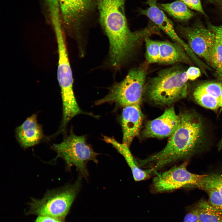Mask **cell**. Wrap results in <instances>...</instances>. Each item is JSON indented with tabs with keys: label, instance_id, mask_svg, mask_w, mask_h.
<instances>
[{
	"label": "cell",
	"instance_id": "26",
	"mask_svg": "<svg viewBox=\"0 0 222 222\" xmlns=\"http://www.w3.org/2000/svg\"><path fill=\"white\" fill-rule=\"evenodd\" d=\"M208 26L214 32L216 37L222 41V25L216 26L208 23Z\"/></svg>",
	"mask_w": 222,
	"mask_h": 222
},
{
	"label": "cell",
	"instance_id": "30",
	"mask_svg": "<svg viewBox=\"0 0 222 222\" xmlns=\"http://www.w3.org/2000/svg\"><path fill=\"white\" fill-rule=\"evenodd\" d=\"M222 149V138L218 145V150L220 151Z\"/></svg>",
	"mask_w": 222,
	"mask_h": 222
},
{
	"label": "cell",
	"instance_id": "13",
	"mask_svg": "<svg viewBox=\"0 0 222 222\" xmlns=\"http://www.w3.org/2000/svg\"><path fill=\"white\" fill-rule=\"evenodd\" d=\"M160 63L165 64L179 62L190 64V59L183 47L179 43L166 41H159Z\"/></svg>",
	"mask_w": 222,
	"mask_h": 222
},
{
	"label": "cell",
	"instance_id": "15",
	"mask_svg": "<svg viewBox=\"0 0 222 222\" xmlns=\"http://www.w3.org/2000/svg\"><path fill=\"white\" fill-rule=\"evenodd\" d=\"M158 5L162 10L180 21H187L195 14L184 3L178 0L170 3H159Z\"/></svg>",
	"mask_w": 222,
	"mask_h": 222
},
{
	"label": "cell",
	"instance_id": "20",
	"mask_svg": "<svg viewBox=\"0 0 222 222\" xmlns=\"http://www.w3.org/2000/svg\"><path fill=\"white\" fill-rule=\"evenodd\" d=\"M208 63L216 70L222 64V42L216 37L210 53Z\"/></svg>",
	"mask_w": 222,
	"mask_h": 222
},
{
	"label": "cell",
	"instance_id": "8",
	"mask_svg": "<svg viewBox=\"0 0 222 222\" xmlns=\"http://www.w3.org/2000/svg\"><path fill=\"white\" fill-rule=\"evenodd\" d=\"M180 28L193 52L208 63L210 53L216 38L214 32L200 23Z\"/></svg>",
	"mask_w": 222,
	"mask_h": 222
},
{
	"label": "cell",
	"instance_id": "25",
	"mask_svg": "<svg viewBox=\"0 0 222 222\" xmlns=\"http://www.w3.org/2000/svg\"><path fill=\"white\" fill-rule=\"evenodd\" d=\"M188 80H194L201 75L200 69L198 67L191 66L186 71Z\"/></svg>",
	"mask_w": 222,
	"mask_h": 222
},
{
	"label": "cell",
	"instance_id": "7",
	"mask_svg": "<svg viewBox=\"0 0 222 222\" xmlns=\"http://www.w3.org/2000/svg\"><path fill=\"white\" fill-rule=\"evenodd\" d=\"M61 17L64 26L79 30L97 10L96 0H59Z\"/></svg>",
	"mask_w": 222,
	"mask_h": 222
},
{
	"label": "cell",
	"instance_id": "14",
	"mask_svg": "<svg viewBox=\"0 0 222 222\" xmlns=\"http://www.w3.org/2000/svg\"><path fill=\"white\" fill-rule=\"evenodd\" d=\"M103 140L106 142L111 144L117 151L125 159L132 171L134 180L139 181L145 179L149 176L150 170L146 171L140 169L134 158L129 148V146L123 143L117 142L113 137L104 136Z\"/></svg>",
	"mask_w": 222,
	"mask_h": 222
},
{
	"label": "cell",
	"instance_id": "27",
	"mask_svg": "<svg viewBox=\"0 0 222 222\" xmlns=\"http://www.w3.org/2000/svg\"><path fill=\"white\" fill-rule=\"evenodd\" d=\"M35 222H64L62 220L46 216H38Z\"/></svg>",
	"mask_w": 222,
	"mask_h": 222
},
{
	"label": "cell",
	"instance_id": "5",
	"mask_svg": "<svg viewBox=\"0 0 222 222\" xmlns=\"http://www.w3.org/2000/svg\"><path fill=\"white\" fill-rule=\"evenodd\" d=\"M51 148L57 153L55 159L62 158L68 170L72 166H75L80 177L86 179L89 176L87 168L88 162H98L97 157L99 154L95 152L87 143L85 136L76 135L72 130L61 142L54 144Z\"/></svg>",
	"mask_w": 222,
	"mask_h": 222
},
{
	"label": "cell",
	"instance_id": "12",
	"mask_svg": "<svg viewBox=\"0 0 222 222\" xmlns=\"http://www.w3.org/2000/svg\"><path fill=\"white\" fill-rule=\"evenodd\" d=\"M158 0H147L146 3L149 7L146 9H141L140 12L148 17L159 29L162 30L175 42L182 47L187 44L178 36L175 31L172 21L166 16L157 5Z\"/></svg>",
	"mask_w": 222,
	"mask_h": 222
},
{
	"label": "cell",
	"instance_id": "1",
	"mask_svg": "<svg viewBox=\"0 0 222 222\" xmlns=\"http://www.w3.org/2000/svg\"><path fill=\"white\" fill-rule=\"evenodd\" d=\"M178 125L161 151L143 160L142 166L151 167L155 171L171 163L187 159L200 152L204 142V125L196 114L185 112L179 114Z\"/></svg>",
	"mask_w": 222,
	"mask_h": 222
},
{
	"label": "cell",
	"instance_id": "31",
	"mask_svg": "<svg viewBox=\"0 0 222 222\" xmlns=\"http://www.w3.org/2000/svg\"><path fill=\"white\" fill-rule=\"evenodd\" d=\"M219 105L220 107H222V91L220 93L219 98Z\"/></svg>",
	"mask_w": 222,
	"mask_h": 222
},
{
	"label": "cell",
	"instance_id": "29",
	"mask_svg": "<svg viewBox=\"0 0 222 222\" xmlns=\"http://www.w3.org/2000/svg\"><path fill=\"white\" fill-rule=\"evenodd\" d=\"M216 71L218 76L222 78V64Z\"/></svg>",
	"mask_w": 222,
	"mask_h": 222
},
{
	"label": "cell",
	"instance_id": "16",
	"mask_svg": "<svg viewBox=\"0 0 222 222\" xmlns=\"http://www.w3.org/2000/svg\"><path fill=\"white\" fill-rule=\"evenodd\" d=\"M193 207L200 222H222V213L206 200H199Z\"/></svg>",
	"mask_w": 222,
	"mask_h": 222
},
{
	"label": "cell",
	"instance_id": "28",
	"mask_svg": "<svg viewBox=\"0 0 222 222\" xmlns=\"http://www.w3.org/2000/svg\"><path fill=\"white\" fill-rule=\"evenodd\" d=\"M211 3L222 12V0H211Z\"/></svg>",
	"mask_w": 222,
	"mask_h": 222
},
{
	"label": "cell",
	"instance_id": "17",
	"mask_svg": "<svg viewBox=\"0 0 222 222\" xmlns=\"http://www.w3.org/2000/svg\"><path fill=\"white\" fill-rule=\"evenodd\" d=\"M194 187L203 190L207 188H215L222 196V170L206 174Z\"/></svg>",
	"mask_w": 222,
	"mask_h": 222
},
{
	"label": "cell",
	"instance_id": "19",
	"mask_svg": "<svg viewBox=\"0 0 222 222\" xmlns=\"http://www.w3.org/2000/svg\"><path fill=\"white\" fill-rule=\"evenodd\" d=\"M144 41L147 62L150 64L159 63L160 59L159 41L152 40L148 36L145 38Z\"/></svg>",
	"mask_w": 222,
	"mask_h": 222
},
{
	"label": "cell",
	"instance_id": "6",
	"mask_svg": "<svg viewBox=\"0 0 222 222\" xmlns=\"http://www.w3.org/2000/svg\"><path fill=\"white\" fill-rule=\"evenodd\" d=\"M187 161L161 173L154 179L152 188L154 192L172 191L182 187H194L198 184L205 175L191 173L187 169Z\"/></svg>",
	"mask_w": 222,
	"mask_h": 222
},
{
	"label": "cell",
	"instance_id": "4",
	"mask_svg": "<svg viewBox=\"0 0 222 222\" xmlns=\"http://www.w3.org/2000/svg\"><path fill=\"white\" fill-rule=\"evenodd\" d=\"M146 67L145 64L130 70L122 81L110 87L108 94L96 101L95 105L114 103L123 107L140 105L146 84Z\"/></svg>",
	"mask_w": 222,
	"mask_h": 222
},
{
	"label": "cell",
	"instance_id": "23",
	"mask_svg": "<svg viewBox=\"0 0 222 222\" xmlns=\"http://www.w3.org/2000/svg\"><path fill=\"white\" fill-rule=\"evenodd\" d=\"M184 3L189 8L200 13L206 18L208 16L204 11L200 0H178Z\"/></svg>",
	"mask_w": 222,
	"mask_h": 222
},
{
	"label": "cell",
	"instance_id": "22",
	"mask_svg": "<svg viewBox=\"0 0 222 222\" xmlns=\"http://www.w3.org/2000/svg\"><path fill=\"white\" fill-rule=\"evenodd\" d=\"M208 196V202L216 210L222 213V196L216 189L214 188L204 190Z\"/></svg>",
	"mask_w": 222,
	"mask_h": 222
},
{
	"label": "cell",
	"instance_id": "3",
	"mask_svg": "<svg viewBox=\"0 0 222 222\" xmlns=\"http://www.w3.org/2000/svg\"><path fill=\"white\" fill-rule=\"evenodd\" d=\"M81 181L80 177L73 184L48 191L41 199L32 198L28 214L62 220L80 190Z\"/></svg>",
	"mask_w": 222,
	"mask_h": 222
},
{
	"label": "cell",
	"instance_id": "24",
	"mask_svg": "<svg viewBox=\"0 0 222 222\" xmlns=\"http://www.w3.org/2000/svg\"><path fill=\"white\" fill-rule=\"evenodd\" d=\"M182 222H200L197 212L193 207H188Z\"/></svg>",
	"mask_w": 222,
	"mask_h": 222
},
{
	"label": "cell",
	"instance_id": "2",
	"mask_svg": "<svg viewBox=\"0 0 222 222\" xmlns=\"http://www.w3.org/2000/svg\"><path fill=\"white\" fill-rule=\"evenodd\" d=\"M188 80L186 71L178 66L162 69L146 83L143 96L155 105H171L187 97Z\"/></svg>",
	"mask_w": 222,
	"mask_h": 222
},
{
	"label": "cell",
	"instance_id": "11",
	"mask_svg": "<svg viewBox=\"0 0 222 222\" xmlns=\"http://www.w3.org/2000/svg\"><path fill=\"white\" fill-rule=\"evenodd\" d=\"M17 140L23 148L34 146L44 138L42 126L37 121L36 114L28 117L15 130Z\"/></svg>",
	"mask_w": 222,
	"mask_h": 222
},
{
	"label": "cell",
	"instance_id": "9",
	"mask_svg": "<svg viewBox=\"0 0 222 222\" xmlns=\"http://www.w3.org/2000/svg\"><path fill=\"white\" fill-rule=\"evenodd\" d=\"M179 119V115L176 114L174 107H170L158 117L146 123L142 136L146 138L169 137L176 129Z\"/></svg>",
	"mask_w": 222,
	"mask_h": 222
},
{
	"label": "cell",
	"instance_id": "18",
	"mask_svg": "<svg viewBox=\"0 0 222 222\" xmlns=\"http://www.w3.org/2000/svg\"><path fill=\"white\" fill-rule=\"evenodd\" d=\"M195 100L202 106L212 110H216L220 107L219 99L210 95L196 87L194 91Z\"/></svg>",
	"mask_w": 222,
	"mask_h": 222
},
{
	"label": "cell",
	"instance_id": "21",
	"mask_svg": "<svg viewBox=\"0 0 222 222\" xmlns=\"http://www.w3.org/2000/svg\"><path fill=\"white\" fill-rule=\"evenodd\" d=\"M196 87L219 100L222 91V83L218 81H209L200 84Z\"/></svg>",
	"mask_w": 222,
	"mask_h": 222
},
{
	"label": "cell",
	"instance_id": "10",
	"mask_svg": "<svg viewBox=\"0 0 222 222\" xmlns=\"http://www.w3.org/2000/svg\"><path fill=\"white\" fill-rule=\"evenodd\" d=\"M139 104L124 107L121 117L123 133L122 143L129 147L134 139L138 136L144 119Z\"/></svg>",
	"mask_w": 222,
	"mask_h": 222
},
{
	"label": "cell",
	"instance_id": "32",
	"mask_svg": "<svg viewBox=\"0 0 222 222\" xmlns=\"http://www.w3.org/2000/svg\"></svg>",
	"mask_w": 222,
	"mask_h": 222
}]
</instances>
